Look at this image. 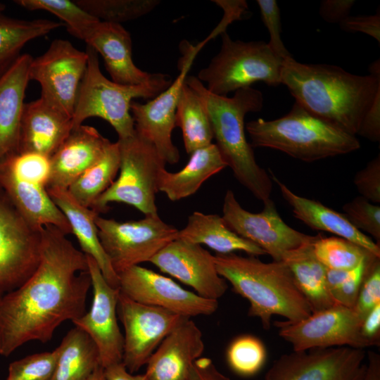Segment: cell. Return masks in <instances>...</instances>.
<instances>
[{"instance_id":"cell-1","label":"cell","mask_w":380,"mask_h":380,"mask_svg":"<svg viewBox=\"0 0 380 380\" xmlns=\"http://www.w3.org/2000/svg\"><path fill=\"white\" fill-rule=\"evenodd\" d=\"M91 286L87 255L58 228L45 226L37 270L0 300V355L30 341L46 343L63 322L84 315Z\"/></svg>"},{"instance_id":"cell-2","label":"cell","mask_w":380,"mask_h":380,"mask_svg":"<svg viewBox=\"0 0 380 380\" xmlns=\"http://www.w3.org/2000/svg\"><path fill=\"white\" fill-rule=\"evenodd\" d=\"M281 84L308 111L355 136L380 93L379 59L369 65V75H358L336 65L302 63L291 57L283 61Z\"/></svg>"},{"instance_id":"cell-3","label":"cell","mask_w":380,"mask_h":380,"mask_svg":"<svg viewBox=\"0 0 380 380\" xmlns=\"http://www.w3.org/2000/svg\"><path fill=\"white\" fill-rule=\"evenodd\" d=\"M185 82L201 100L210 119L215 144L235 178L262 203L270 198L272 179L257 163L245 134L246 115L262 108V92L249 87L227 97L211 93L196 76H186Z\"/></svg>"},{"instance_id":"cell-4","label":"cell","mask_w":380,"mask_h":380,"mask_svg":"<svg viewBox=\"0 0 380 380\" xmlns=\"http://www.w3.org/2000/svg\"><path fill=\"white\" fill-rule=\"evenodd\" d=\"M214 260L219 274L249 302L248 315L260 319L265 329L270 328L274 315L297 322L312 313L283 261L264 262L234 253L216 254Z\"/></svg>"},{"instance_id":"cell-5","label":"cell","mask_w":380,"mask_h":380,"mask_svg":"<svg viewBox=\"0 0 380 380\" xmlns=\"http://www.w3.org/2000/svg\"><path fill=\"white\" fill-rule=\"evenodd\" d=\"M245 128L253 148L278 150L304 162L346 154L360 148L355 136L316 116L297 102L284 116L272 120H251Z\"/></svg>"},{"instance_id":"cell-6","label":"cell","mask_w":380,"mask_h":380,"mask_svg":"<svg viewBox=\"0 0 380 380\" xmlns=\"http://www.w3.org/2000/svg\"><path fill=\"white\" fill-rule=\"evenodd\" d=\"M87 65L80 84L72 122L73 128L89 118H100L115 130L118 139L135 132L130 106L134 99H152L172 82L169 75L156 73L148 82L125 85L106 77L101 71L97 52L87 45Z\"/></svg>"},{"instance_id":"cell-7","label":"cell","mask_w":380,"mask_h":380,"mask_svg":"<svg viewBox=\"0 0 380 380\" xmlns=\"http://www.w3.org/2000/svg\"><path fill=\"white\" fill-rule=\"evenodd\" d=\"M222 45L197 78L207 84L211 93L227 96L228 93L249 87L262 82L271 87L281 84L283 61L263 41L233 40L223 31Z\"/></svg>"},{"instance_id":"cell-8","label":"cell","mask_w":380,"mask_h":380,"mask_svg":"<svg viewBox=\"0 0 380 380\" xmlns=\"http://www.w3.org/2000/svg\"><path fill=\"white\" fill-rule=\"evenodd\" d=\"M120 150L119 176L91 206L97 214L104 213L110 203H123L139 210L145 216L157 215L156 195L158 178L165 162L154 146L139 136L118 141Z\"/></svg>"},{"instance_id":"cell-9","label":"cell","mask_w":380,"mask_h":380,"mask_svg":"<svg viewBox=\"0 0 380 380\" xmlns=\"http://www.w3.org/2000/svg\"><path fill=\"white\" fill-rule=\"evenodd\" d=\"M101 246L118 274L150 260L177 238L179 230L159 215L139 220L119 222L99 216L95 218Z\"/></svg>"},{"instance_id":"cell-10","label":"cell","mask_w":380,"mask_h":380,"mask_svg":"<svg viewBox=\"0 0 380 380\" xmlns=\"http://www.w3.org/2000/svg\"><path fill=\"white\" fill-rule=\"evenodd\" d=\"M42 229L23 217L0 186V300L21 286L37 270Z\"/></svg>"},{"instance_id":"cell-11","label":"cell","mask_w":380,"mask_h":380,"mask_svg":"<svg viewBox=\"0 0 380 380\" xmlns=\"http://www.w3.org/2000/svg\"><path fill=\"white\" fill-rule=\"evenodd\" d=\"M362 322L354 308L335 304L301 320L277 321L274 324L280 337L295 351L343 346L365 349L379 346L362 336Z\"/></svg>"},{"instance_id":"cell-12","label":"cell","mask_w":380,"mask_h":380,"mask_svg":"<svg viewBox=\"0 0 380 380\" xmlns=\"http://www.w3.org/2000/svg\"><path fill=\"white\" fill-rule=\"evenodd\" d=\"M263 204L261 212H249L241 207L234 192L228 189L224 198L222 217L232 231L261 248L273 261H282L287 252L317 237L289 227L270 198Z\"/></svg>"},{"instance_id":"cell-13","label":"cell","mask_w":380,"mask_h":380,"mask_svg":"<svg viewBox=\"0 0 380 380\" xmlns=\"http://www.w3.org/2000/svg\"><path fill=\"white\" fill-rule=\"evenodd\" d=\"M366 369L365 349L312 348L281 355L263 380H363Z\"/></svg>"},{"instance_id":"cell-14","label":"cell","mask_w":380,"mask_h":380,"mask_svg":"<svg viewBox=\"0 0 380 380\" xmlns=\"http://www.w3.org/2000/svg\"><path fill=\"white\" fill-rule=\"evenodd\" d=\"M87 59V52L68 40L55 39L43 54L32 58L29 79L39 84L40 97L72 118Z\"/></svg>"},{"instance_id":"cell-15","label":"cell","mask_w":380,"mask_h":380,"mask_svg":"<svg viewBox=\"0 0 380 380\" xmlns=\"http://www.w3.org/2000/svg\"><path fill=\"white\" fill-rule=\"evenodd\" d=\"M117 311L125 330L122 362L132 374L147 364L165 337L186 317L134 301L120 291Z\"/></svg>"},{"instance_id":"cell-16","label":"cell","mask_w":380,"mask_h":380,"mask_svg":"<svg viewBox=\"0 0 380 380\" xmlns=\"http://www.w3.org/2000/svg\"><path fill=\"white\" fill-rule=\"evenodd\" d=\"M198 48L184 46L180 72L166 89L145 103L132 101L130 106L135 132L154 146L165 163L175 164L180 158L179 151L172 141V132L175 127L180 90L200 49Z\"/></svg>"},{"instance_id":"cell-17","label":"cell","mask_w":380,"mask_h":380,"mask_svg":"<svg viewBox=\"0 0 380 380\" xmlns=\"http://www.w3.org/2000/svg\"><path fill=\"white\" fill-rule=\"evenodd\" d=\"M120 292L138 303L156 306L189 317L210 315L218 300L203 298L169 277L140 265L118 274Z\"/></svg>"},{"instance_id":"cell-18","label":"cell","mask_w":380,"mask_h":380,"mask_svg":"<svg viewBox=\"0 0 380 380\" xmlns=\"http://www.w3.org/2000/svg\"><path fill=\"white\" fill-rule=\"evenodd\" d=\"M87 259L93 300L89 310L72 322L94 342L99 351L100 365L106 368L122 362L124 337L117 319L120 289L106 281L91 257L87 255Z\"/></svg>"},{"instance_id":"cell-19","label":"cell","mask_w":380,"mask_h":380,"mask_svg":"<svg viewBox=\"0 0 380 380\" xmlns=\"http://www.w3.org/2000/svg\"><path fill=\"white\" fill-rule=\"evenodd\" d=\"M194 289L198 296L218 300L227 291V281L218 273L213 255L201 245L176 239L149 261Z\"/></svg>"},{"instance_id":"cell-20","label":"cell","mask_w":380,"mask_h":380,"mask_svg":"<svg viewBox=\"0 0 380 380\" xmlns=\"http://www.w3.org/2000/svg\"><path fill=\"white\" fill-rule=\"evenodd\" d=\"M204 350L203 334L184 317L162 341L148 361L149 380H188L194 361Z\"/></svg>"},{"instance_id":"cell-21","label":"cell","mask_w":380,"mask_h":380,"mask_svg":"<svg viewBox=\"0 0 380 380\" xmlns=\"http://www.w3.org/2000/svg\"><path fill=\"white\" fill-rule=\"evenodd\" d=\"M111 142L94 127L81 125L70 133L50 158L46 189L68 187L104 155Z\"/></svg>"},{"instance_id":"cell-22","label":"cell","mask_w":380,"mask_h":380,"mask_svg":"<svg viewBox=\"0 0 380 380\" xmlns=\"http://www.w3.org/2000/svg\"><path fill=\"white\" fill-rule=\"evenodd\" d=\"M72 128V118L43 98L25 103L17 153H35L50 158Z\"/></svg>"},{"instance_id":"cell-23","label":"cell","mask_w":380,"mask_h":380,"mask_svg":"<svg viewBox=\"0 0 380 380\" xmlns=\"http://www.w3.org/2000/svg\"><path fill=\"white\" fill-rule=\"evenodd\" d=\"M0 186L32 226L42 229L53 225L66 235L72 234L66 217L53 202L44 185L16 174L1 163Z\"/></svg>"},{"instance_id":"cell-24","label":"cell","mask_w":380,"mask_h":380,"mask_svg":"<svg viewBox=\"0 0 380 380\" xmlns=\"http://www.w3.org/2000/svg\"><path fill=\"white\" fill-rule=\"evenodd\" d=\"M84 42L101 56L113 82L139 85L155 77L156 73L143 71L134 64L130 34L120 24L99 20Z\"/></svg>"},{"instance_id":"cell-25","label":"cell","mask_w":380,"mask_h":380,"mask_svg":"<svg viewBox=\"0 0 380 380\" xmlns=\"http://www.w3.org/2000/svg\"><path fill=\"white\" fill-rule=\"evenodd\" d=\"M32 56L21 54L0 77V163L18 149L20 119Z\"/></svg>"},{"instance_id":"cell-26","label":"cell","mask_w":380,"mask_h":380,"mask_svg":"<svg viewBox=\"0 0 380 380\" xmlns=\"http://www.w3.org/2000/svg\"><path fill=\"white\" fill-rule=\"evenodd\" d=\"M270 171L271 179L279 186L282 197L292 208L294 216L312 229L327 232L347 239L380 258V246L338 213L322 203L298 196L291 191Z\"/></svg>"},{"instance_id":"cell-27","label":"cell","mask_w":380,"mask_h":380,"mask_svg":"<svg viewBox=\"0 0 380 380\" xmlns=\"http://www.w3.org/2000/svg\"><path fill=\"white\" fill-rule=\"evenodd\" d=\"M46 190L53 202L66 217L82 252L96 262L103 277L110 286L119 288L118 275L113 270L99 238L95 222L99 214L78 203L68 189L51 188Z\"/></svg>"},{"instance_id":"cell-28","label":"cell","mask_w":380,"mask_h":380,"mask_svg":"<svg viewBox=\"0 0 380 380\" xmlns=\"http://www.w3.org/2000/svg\"><path fill=\"white\" fill-rule=\"evenodd\" d=\"M189 155L188 163L181 170L170 172L163 168L159 173L158 190L172 201L193 195L207 179L227 167L213 143Z\"/></svg>"},{"instance_id":"cell-29","label":"cell","mask_w":380,"mask_h":380,"mask_svg":"<svg viewBox=\"0 0 380 380\" xmlns=\"http://www.w3.org/2000/svg\"><path fill=\"white\" fill-rule=\"evenodd\" d=\"M177 239L204 244L216 254H229L238 251L253 256L266 254L261 248L232 231L222 217L215 214L194 212L188 217L186 226L179 230Z\"/></svg>"},{"instance_id":"cell-30","label":"cell","mask_w":380,"mask_h":380,"mask_svg":"<svg viewBox=\"0 0 380 380\" xmlns=\"http://www.w3.org/2000/svg\"><path fill=\"white\" fill-rule=\"evenodd\" d=\"M317 236L313 241L287 252L282 258L312 312L336 304L327 285V268L316 258L313 251V242Z\"/></svg>"},{"instance_id":"cell-31","label":"cell","mask_w":380,"mask_h":380,"mask_svg":"<svg viewBox=\"0 0 380 380\" xmlns=\"http://www.w3.org/2000/svg\"><path fill=\"white\" fill-rule=\"evenodd\" d=\"M56 349L58 358L51 380H88L101 366L96 344L76 326L66 334Z\"/></svg>"},{"instance_id":"cell-32","label":"cell","mask_w":380,"mask_h":380,"mask_svg":"<svg viewBox=\"0 0 380 380\" xmlns=\"http://www.w3.org/2000/svg\"><path fill=\"white\" fill-rule=\"evenodd\" d=\"M175 127L182 130L188 154L212 144L213 134L207 112L198 94L185 81L177 101Z\"/></svg>"},{"instance_id":"cell-33","label":"cell","mask_w":380,"mask_h":380,"mask_svg":"<svg viewBox=\"0 0 380 380\" xmlns=\"http://www.w3.org/2000/svg\"><path fill=\"white\" fill-rule=\"evenodd\" d=\"M62 25V22L47 19L12 18L0 12V77L21 55L20 51L27 43Z\"/></svg>"},{"instance_id":"cell-34","label":"cell","mask_w":380,"mask_h":380,"mask_svg":"<svg viewBox=\"0 0 380 380\" xmlns=\"http://www.w3.org/2000/svg\"><path fill=\"white\" fill-rule=\"evenodd\" d=\"M120 162L118 143L111 142L103 157L82 173L68 191L78 203L91 208L115 181Z\"/></svg>"},{"instance_id":"cell-35","label":"cell","mask_w":380,"mask_h":380,"mask_svg":"<svg viewBox=\"0 0 380 380\" xmlns=\"http://www.w3.org/2000/svg\"><path fill=\"white\" fill-rule=\"evenodd\" d=\"M14 2L27 10H41L52 13L63 22L70 34L83 41L99 21L74 1L17 0Z\"/></svg>"},{"instance_id":"cell-36","label":"cell","mask_w":380,"mask_h":380,"mask_svg":"<svg viewBox=\"0 0 380 380\" xmlns=\"http://www.w3.org/2000/svg\"><path fill=\"white\" fill-rule=\"evenodd\" d=\"M79 6L101 21L120 24L152 11L158 0H75Z\"/></svg>"},{"instance_id":"cell-37","label":"cell","mask_w":380,"mask_h":380,"mask_svg":"<svg viewBox=\"0 0 380 380\" xmlns=\"http://www.w3.org/2000/svg\"><path fill=\"white\" fill-rule=\"evenodd\" d=\"M316 258L330 270H350L363 259L373 255L364 248L338 236L318 234L313 242Z\"/></svg>"},{"instance_id":"cell-38","label":"cell","mask_w":380,"mask_h":380,"mask_svg":"<svg viewBox=\"0 0 380 380\" xmlns=\"http://www.w3.org/2000/svg\"><path fill=\"white\" fill-rule=\"evenodd\" d=\"M379 259V258L371 255L350 270L327 269V285L336 304L354 308L367 274Z\"/></svg>"},{"instance_id":"cell-39","label":"cell","mask_w":380,"mask_h":380,"mask_svg":"<svg viewBox=\"0 0 380 380\" xmlns=\"http://www.w3.org/2000/svg\"><path fill=\"white\" fill-rule=\"evenodd\" d=\"M267 350L258 337L245 334L235 338L229 345L226 360L236 374L249 377L258 373L265 364Z\"/></svg>"},{"instance_id":"cell-40","label":"cell","mask_w":380,"mask_h":380,"mask_svg":"<svg viewBox=\"0 0 380 380\" xmlns=\"http://www.w3.org/2000/svg\"><path fill=\"white\" fill-rule=\"evenodd\" d=\"M58 358L56 348L26 356L10 363L6 380H51Z\"/></svg>"},{"instance_id":"cell-41","label":"cell","mask_w":380,"mask_h":380,"mask_svg":"<svg viewBox=\"0 0 380 380\" xmlns=\"http://www.w3.org/2000/svg\"><path fill=\"white\" fill-rule=\"evenodd\" d=\"M343 214L359 231L371 235L379 245L380 206L373 204L362 196H357L346 203L342 208Z\"/></svg>"},{"instance_id":"cell-42","label":"cell","mask_w":380,"mask_h":380,"mask_svg":"<svg viewBox=\"0 0 380 380\" xmlns=\"http://www.w3.org/2000/svg\"><path fill=\"white\" fill-rule=\"evenodd\" d=\"M261 18L267 27L270 41L267 42L271 50L282 60L293 57L281 39V23L280 10L275 0H257Z\"/></svg>"},{"instance_id":"cell-43","label":"cell","mask_w":380,"mask_h":380,"mask_svg":"<svg viewBox=\"0 0 380 380\" xmlns=\"http://www.w3.org/2000/svg\"><path fill=\"white\" fill-rule=\"evenodd\" d=\"M380 304V262L377 260L367 274L358 293L354 310L363 319Z\"/></svg>"},{"instance_id":"cell-44","label":"cell","mask_w":380,"mask_h":380,"mask_svg":"<svg viewBox=\"0 0 380 380\" xmlns=\"http://www.w3.org/2000/svg\"><path fill=\"white\" fill-rule=\"evenodd\" d=\"M353 182L361 196L371 203H380L379 154L355 174Z\"/></svg>"},{"instance_id":"cell-45","label":"cell","mask_w":380,"mask_h":380,"mask_svg":"<svg viewBox=\"0 0 380 380\" xmlns=\"http://www.w3.org/2000/svg\"><path fill=\"white\" fill-rule=\"evenodd\" d=\"M341 29L347 32H362L380 43V13L349 15L339 23Z\"/></svg>"},{"instance_id":"cell-46","label":"cell","mask_w":380,"mask_h":380,"mask_svg":"<svg viewBox=\"0 0 380 380\" xmlns=\"http://www.w3.org/2000/svg\"><path fill=\"white\" fill-rule=\"evenodd\" d=\"M372 141H380V93L376 96L371 107L366 113L357 132Z\"/></svg>"},{"instance_id":"cell-47","label":"cell","mask_w":380,"mask_h":380,"mask_svg":"<svg viewBox=\"0 0 380 380\" xmlns=\"http://www.w3.org/2000/svg\"><path fill=\"white\" fill-rule=\"evenodd\" d=\"M355 4L354 0H323L320 3L319 15L329 23H340L350 15Z\"/></svg>"},{"instance_id":"cell-48","label":"cell","mask_w":380,"mask_h":380,"mask_svg":"<svg viewBox=\"0 0 380 380\" xmlns=\"http://www.w3.org/2000/svg\"><path fill=\"white\" fill-rule=\"evenodd\" d=\"M188 380H231L223 374L213 361L205 357L196 360L190 369Z\"/></svg>"},{"instance_id":"cell-49","label":"cell","mask_w":380,"mask_h":380,"mask_svg":"<svg viewBox=\"0 0 380 380\" xmlns=\"http://www.w3.org/2000/svg\"><path fill=\"white\" fill-rule=\"evenodd\" d=\"M361 333L367 339L379 345L380 304L370 310L362 319Z\"/></svg>"},{"instance_id":"cell-50","label":"cell","mask_w":380,"mask_h":380,"mask_svg":"<svg viewBox=\"0 0 380 380\" xmlns=\"http://www.w3.org/2000/svg\"><path fill=\"white\" fill-rule=\"evenodd\" d=\"M103 372L106 380H149L145 374L130 373L122 362L103 368Z\"/></svg>"},{"instance_id":"cell-51","label":"cell","mask_w":380,"mask_h":380,"mask_svg":"<svg viewBox=\"0 0 380 380\" xmlns=\"http://www.w3.org/2000/svg\"><path fill=\"white\" fill-rule=\"evenodd\" d=\"M363 380H380V355L374 351L367 352V369Z\"/></svg>"},{"instance_id":"cell-52","label":"cell","mask_w":380,"mask_h":380,"mask_svg":"<svg viewBox=\"0 0 380 380\" xmlns=\"http://www.w3.org/2000/svg\"><path fill=\"white\" fill-rule=\"evenodd\" d=\"M88 380H106L103 368L101 366L98 367Z\"/></svg>"},{"instance_id":"cell-53","label":"cell","mask_w":380,"mask_h":380,"mask_svg":"<svg viewBox=\"0 0 380 380\" xmlns=\"http://www.w3.org/2000/svg\"><path fill=\"white\" fill-rule=\"evenodd\" d=\"M5 5L0 2V12H3L5 10Z\"/></svg>"}]
</instances>
